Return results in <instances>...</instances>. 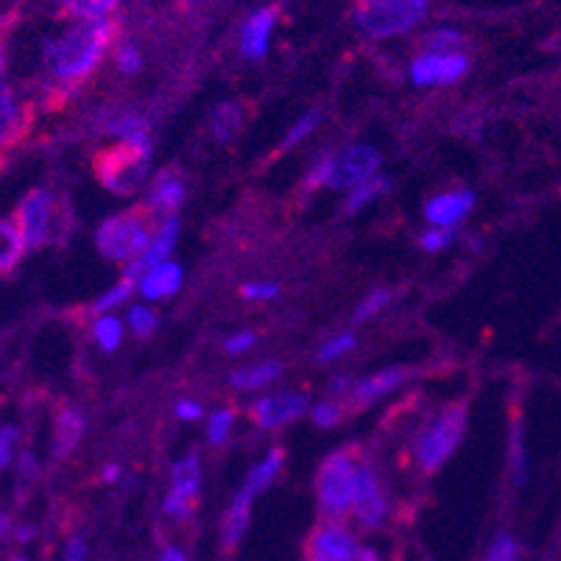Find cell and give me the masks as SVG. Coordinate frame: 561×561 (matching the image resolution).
Here are the masks:
<instances>
[{
    "mask_svg": "<svg viewBox=\"0 0 561 561\" xmlns=\"http://www.w3.org/2000/svg\"><path fill=\"white\" fill-rule=\"evenodd\" d=\"M112 37H115V23L110 18L79 20L73 28L65 32V37L50 43L48 50H45V62H48L50 76L59 84L84 81L101 65Z\"/></svg>",
    "mask_w": 561,
    "mask_h": 561,
    "instance_id": "6da1fadb",
    "label": "cell"
},
{
    "mask_svg": "<svg viewBox=\"0 0 561 561\" xmlns=\"http://www.w3.org/2000/svg\"><path fill=\"white\" fill-rule=\"evenodd\" d=\"M95 176L115 196H131L149 180L151 171V137L149 129L135 131L124 140L95 154Z\"/></svg>",
    "mask_w": 561,
    "mask_h": 561,
    "instance_id": "7a4b0ae2",
    "label": "cell"
},
{
    "mask_svg": "<svg viewBox=\"0 0 561 561\" xmlns=\"http://www.w3.org/2000/svg\"><path fill=\"white\" fill-rule=\"evenodd\" d=\"M467 431V402H450L427 422L413 442V456L425 476H436L453 458Z\"/></svg>",
    "mask_w": 561,
    "mask_h": 561,
    "instance_id": "3957f363",
    "label": "cell"
},
{
    "mask_svg": "<svg viewBox=\"0 0 561 561\" xmlns=\"http://www.w3.org/2000/svg\"><path fill=\"white\" fill-rule=\"evenodd\" d=\"M431 0H355L352 20L369 39H389L408 34L422 23Z\"/></svg>",
    "mask_w": 561,
    "mask_h": 561,
    "instance_id": "277c9868",
    "label": "cell"
},
{
    "mask_svg": "<svg viewBox=\"0 0 561 561\" xmlns=\"http://www.w3.org/2000/svg\"><path fill=\"white\" fill-rule=\"evenodd\" d=\"M151 216L154 213L149 207H135V210L115 213V216L106 218L95 229V247H99V252L106 260H112V263H124V260L129 263V260H135L154 238Z\"/></svg>",
    "mask_w": 561,
    "mask_h": 561,
    "instance_id": "5b68a950",
    "label": "cell"
},
{
    "mask_svg": "<svg viewBox=\"0 0 561 561\" xmlns=\"http://www.w3.org/2000/svg\"><path fill=\"white\" fill-rule=\"evenodd\" d=\"M355 458L350 450H339L324 458L316 478V492H319L321 514L330 519H341L352 508V494H355Z\"/></svg>",
    "mask_w": 561,
    "mask_h": 561,
    "instance_id": "8992f818",
    "label": "cell"
},
{
    "mask_svg": "<svg viewBox=\"0 0 561 561\" xmlns=\"http://www.w3.org/2000/svg\"><path fill=\"white\" fill-rule=\"evenodd\" d=\"M14 224L23 234L25 252H37L39 247L54 241L56 227H59V207H56L54 193L45 187H34L25 193L14 213Z\"/></svg>",
    "mask_w": 561,
    "mask_h": 561,
    "instance_id": "52a82bcc",
    "label": "cell"
},
{
    "mask_svg": "<svg viewBox=\"0 0 561 561\" xmlns=\"http://www.w3.org/2000/svg\"><path fill=\"white\" fill-rule=\"evenodd\" d=\"M358 542L355 534L346 528L341 519L316 525L310 534L308 548H305V561H358Z\"/></svg>",
    "mask_w": 561,
    "mask_h": 561,
    "instance_id": "ba28073f",
    "label": "cell"
},
{
    "mask_svg": "<svg viewBox=\"0 0 561 561\" xmlns=\"http://www.w3.org/2000/svg\"><path fill=\"white\" fill-rule=\"evenodd\" d=\"M377 168H380V151L375 146H366V142L346 146L344 151L333 154V173H330L328 187H333V191H352L355 185L375 176Z\"/></svg>",
    "mask_w": 561,
    "mask_h": 561,
    "instance_id": "9c48e42d",
    "label": "cell"
},
{
    "mask_svg": "<svg viewBox=\"0 0 561 561\" xmlns=\"http://www.w3.org/2000/svg\"><path fill=\"white\" fill-rule=\"evenodd\" d=\"M469 70V56L463 50L458 54H431L422 50L411 62V81L416 87H433V84H453V81L463 79Z\"/></svg>",
    "mask_w": 561,
    "mask_h": 561,
    "instance_id": "30bf717a",
    "label": "cell"
},
{
    "mask_svg": "<svg viewBox=\"0 0 561 561\" xmlns=\"http://www.w3.org/2000/svg\"><path fill=\"white\" fill-rule=\"evenodd\" d=\"M352 512L358 514L366 528H377L389 514V500L380 486V478L369 463H358L355 469V494H352Z\"/></svg>",
    "mask_w": 561,
    "mask_h": 561,
    "instance_id": "8fae6325",
    "label": "cell"
},
{
    "mask_svg": "<svg viewBox=\"0 0 561 561\" xmlns=\"http://www.w3.org/2000/svg\"><path fill=\"white\" fill-rule=\"evenodd\" d=\"M198 483H202V469H198L196 453L173 463L171 492H168L165 497V512L171 514V517H180V519L191 517L193 508H196Z\"/></svg>",
    "mask_w": 561,
    "mask_h": 561,
    "instance_id": "7c38bea8",
    "label": "cell"
},
{
    "mask_svg": "<svg viewBox=\"0 0 561 561\" xmlns=\"http://www.w3.org/2000/svg\"><path fill=\"white\" fill-rule=\"evenodd\" d=\"M305 411H308V397L299 394V391L260 397V400H254L252 405H249V416H252L254 425L263 427V431H277V427L299 420Z\"/></svg>",
    "mask_w": 561,
    "mask_h": 561,
    "instance_id": "4fadbf2b",
    "label": "cell"
},
{
    "mask_svg": "<svg viewBox=\"0 0 561 561\" xmlns=\"http://www.w3.org/2000/svg\"><path fill=\"white\" fill-rule=\"evenodd\" d=\"M176 238H180V221H176V218H165V221H162V227L154 232V238H151L149 247L142 249L135 260H129V263H126L124 279L140 283V279L151 272V268H157L160 263H165V260L171 257L173 247H176Z\"/></svg>",
    "mask_w": 561,
    "mask_h": 561,
    "instance_id": "5bb4252c",
    "label": "cell"
},
{
    "mask_svg": "<svg viewBox=\"0 0 561 561\" xmlns=\"http://www.w3.org/2000/svg\"><path fill=\"white\" fill-rule=\"evenodd\" d=\"M472 207H476V193L469 191V187H461V191L433 196L431 202L425 204V218L431 221V227L453 229L456 224H461L463 218L469 216Z\"/></svg>",
    "mask_w": 561,
    "mask_h": 561,
    "instance_id": "9a60e30c",
    "label": "cell"
},
{
    "mask_svg": "<svg viewBox=\"0 0 561 561\" xmlns=\"http://www.w3.org/2000/svg\"><path fill=\"white\" fill-rule=\"evenodd\" d=\"M274 23H277V7L257 9L241 28V54L249 62H260L268 54Z\"/></svg>",
    "mask_w": 561,
    "mask_h": 561,
    "instance_id": "2e32d148",
    "label": "cell"
},
{
    "mask_svg": "<svg viewBox=\"0 0 561 561\" xmlns=\"http://www.w3.org/2000/svg\"><path fill=\"white\" fill-rule=\"evenodd\" d=\"M182 202H185V182H182L180 173H173L171 168H165L162 173H157V180L151 182V187H149L146 207H149L154 216L173 218V213L180 210Z\"/></svg>",
    "mask_w": 561,
    "mask_h": 561,
    "instance_id": "e0dca14e",
    "label": "cell"
},
{
    "mask_svg": "<svg viewBox=\"0 0 561 561\" xmlns=\"http://www.w3.org/2000/svg\"><path fill=\"white\" fill-rule=\"evenodd\" d=\"M28 131V115L12 87L0 84V151L12 149Z\"/></svg>",
    "mask_w": 561,
    "mask_h": 561,
    "instance_id": "ac0fdd59",
    "label": "cell"
},
{
    "mask_svg": "<svg viewBox=\"0 0 561 561\" xmlns=\"http://www.w3.org/2000/svg\"><path fill=\"white\" fill-rule=\"evenodd\" d=\"M81 436H84V416L76 408L65 405L62 411L56 413L54 445H50V450H54L56 458H68L81 442Z\"/></svg>",
    "mask_w": 561,
    "mask_h": 561,
    "instance_id": "d6986e66",
    "label": "cell"
},
{
    "mask_svg": "<svg viewBox=\"0 0 561 561\" xmlns=\"http://www.w3.org/2000/svg\"><path fill=\"white\" fill-rule=\"evenodd\" d=\"M180 285H182V268L176 263H171V260H165V263L151 268V272L137 283V290H140L146 299H165V297H173V294L180 290Z\"/></svg>",
    "mask_w": 561,
    "mask_h": 561,
    "instance_id": "ffe728a7",
    "label": "cell"
},
{
    "mask_svg": "<svg viewBox=\"0 0 561 561\" xmlns=\"http://www.w3.org/2000/svg\"><path fill=\"white\" fill-rule=\"evenodd\" d=\"M408 380V369H382L377 375L360 380L355 389H352V397L358 400V405H369V402L380 400V397L391 394L394 389H400L402 382Z\"/></svg>",
    "mask_w": 561,
    "mask_h": 561,
    "instance_id": "44dd1931",
    "label": "cell"
},
{
    "mask_svg": "<svg viewBox=\"0 0 561 561\" xmlns=\"http://www.w3.org/2000/svg\"><path fill=\"white\" fill-rule=\"evenodd\" d=\"M252 497H254V494H249L247 489H241V492L234 494L232 506H229L227 517H224V534H221L224 548H234V545L243 539V534H247Z\"/></svg>",
    "mask_w": 561,
    "mask_h": 561,
    "instance_id": "7402d4cb",
    "label": "cell"
},
{
    "mask_svg": "<svg viewBox=\"0 0 561 561\" xmlns=\"http://www.w3.org/2000/svg\"><path fill=\"white\" fill-rule=\"evenodd\" d=\"M279 371H283V366H279L277 360H265V364L247 366V369L232 371L229 382H232L238 391H254V389H263V386H268V382L277 380Z\"/></svg>",
    "mask_w": 561,
    "mask_h": 561,
    "instance_id": "603a6c76",
    "label": "cell"
},
{
    "mask_svg": "<svg viewBox=\"0 0 561 561\" xmlns=\"http://www.w3.org/2000/svg\"><path fill=\"white\" fill-rule=\"evenodd\" d=\"M23 252H25V243L18 224L3 221V218H0V274L12 272L14 265L20 263V257H23Z\"/></svg>",
    "mask_w": 561,
    "mask_h": 561,
    "instance_id": "cb8c5ba5",
    "label": "cell"
},
{
    "mask_svg": "<svg viewBox=\"0 0 561 561\" xmlns=\"http://www.w3.org/2000/svg\"><path fill=\"white\" fill-rule=\"evenodd\" d=\"M283 458H285V453L279 450V447L268 450V456H265L257 467H252V472H249L243 489H247L249 494H257V492H263V489L272 486L274 478H277V472H279V467H283Z\"/></svg>",
    "mask_w": 561,
    "mask_h": 561,
    "instance_id": "d4e9b609",
    "label": "cell"
},
{
    "mask_svg": "<svg viewBox=\"0 0 561 561\" xmlns=\"http://www.w3.org/2000/svg\"><path fill=\"white\" fill-rule=\"evenodd\" d=\"M389 187H391L389 176H380V173H375V176H369L366 182H360V185L352 187L350 196H346V202H344V207H341V210H344L346 216H352V213H358L360 207H366L371 198H377L380 193L389 191Z\"/></svg>",
    "mask_w": 561,
    "mask_h": 561,
    "instance_id": "484cf974",
    "label": "cell"
},
{
    "mask_svg": "<svg viewBox=\"0 0 561 561\" xmlns=\"http://www.w3.org/2000/svg\"><path fill=\"white\" fill-rule=\"evenodd\" d=\"M121 0H62V12L76 20H104L117 9Z\"/></svg>",
    "mask_w": 561,
    "mask_h": 561,
    "instance_id": "4316f807",
    "label": "cell"
},
{
    "mask_svg": "<svg viewBox=\"0 0 561 561\" xmlns=\"http://www.w3.org/2000/svg\"><path fill=\"white\" fill-rule=\"evenodd\" d=\"M210 126H213V135L218 140H232L241 129V106L238 104H218L210 115Z\"/></svg>",
    "mask_w": 561,
    "mask_h": 561,
    "instance_id": "83f0119b",
    "label": "cell"
},
{
    "mask_svg": "<svg viewBox=\"0 0 561 561\" xmlns=\"http://www.w3.org/2000/svg\"><path fill=\"white\" fill-rule=\"evenodd\" d=\"M467 37L456 28H433L422 37V50H431V54H458L463 48Z\"/></svg>",
    "mask_w": 561,
    "mask_h": 561,
    "instance_id": "f1b7e54d",
    "label": "cell"
},
{
    "mask_svg": "<svg viewBox=\"0 0 561 561\" xmlns=\"http://www.w3.org/2000/svg\"><path fill=\"white\" fill-rule=\"evenodd\" d=\"M93 335L104 352H115L121 339H124V324L115 316H99L93 324Z\"/></svg>",
    "mask_w": 561,
    "mask_h": 561,
    "instance_id": "f546056e",
    "label": "cell"
},
{
    "mask_svg": "<svg viewBox=\"0 0 561 561\" xmlns=\"http://www.w3.org/2000/svg\"><path fill=\"white\" fill-rule=\"evenodd\" d=\"M319 121H321V112L319 110L305 112V115L299 117L297 124L290 126V131H288V135H285V140L279 142V151H290V149H294V146H297V142H302L305 137H308L310 131H313L316 126H319Z\"/></svg>",
    "mask_w": 561,
    "mask_h": 561,
    "instance_id": "4dcf8cb0",
    "label": "cell"
},
{
    "mask_svg": "<svg viewBox=\"0 0 561 561\" xmlns=\"http://www.w3.org/2000/svg\"><path fill=\"white\" fill-rule=\"evenodd\" d=\"M135 288H137V283H131V279H124V277H121V283H117L115 288H110V290H106V294H104V297L95 299L93 313L104 316L106 310L117 308V305H124L126 299H129L131 294H135Z\"/></svg>",
    "mask_w": 561,
    "mask_h": 561,
    "instance_id": "1f68e13d",
    "label": "cell"
},
{
    "mask_svg": "<svg viewBox=\"0 0 561 561\" xmlns=\"http://www.w3.org/2000/svg\"><path fill=\"white\" fill-rule=\"evenodd\" d=\"M126 321H129L131 333H137L140 339H149L157 328V313L142 305H131L129 313H126Z\"/></svg>",
    "mask_w": 561,
    "mask_h": 561,
    "instance_id": "d6a6232c",
    "label": "cell"
},
{
    "mask_svg": "<svg viewBox=\"0 0 561 561\" xmlns=\"http://www.w3.org/2000/svg\"><path fill=\"white\" fill-rule=\"evenodd\" d=\"M232 422H234L232 408H221V411L213 413L210 422H207V438H210L213 445H221V442H227L229 431H232Z\"/></svg>",
    "mask_w": 561,
    "mask_h": 561,
    "instance_id": "836d02e7",
    "label": "cell"
},
{
    "mask_svg": "<svg viewBox=\"0 0 561 561\" xmlns=\"http://www.w3.org/2000/svg\"><path fill=\"white\" fill-rule=\"evenodd\" d=\"M146 129H149V124H146L140 115H117V117H110V121H106V131L117 135L121 140L129 135H135V131H146Z\"/></svg>",
    "mask_w": 561,
    "mask_h": 561,
    "instance_id": "e575fe53",
    "label": "cell"
},
{
    "mask_svg": "<svg viewBox=\"0 0 561 561\" xmlns=\"http://www.w3.org/2000/svg\"><path fill=\"white\" fill-rule=\"evenodd\" d=\"M352 346H355V333L335 335L333 341H328V344H324L319 350V360H321V364H328V360L341 358V355H346V352H350Z\"/></svg>",
    "mask_w": 561,
    "mask_h": 561,
    "instance_id": "d590c367",
    "label": "cell"
},
{
    "mask_svg": "<svg viewBox=\"0 0 561 561\" xmlns=\"http://www.w3.org/2000/svg\"><path fill=\"white\" fill-rule=\"evenodd\" d=\"M389 299H391L389 290H382V288L371 290L369 297H366L364 302L358 305V310H355V321H366V319H371L375 313H380V310L389 305Z\"/></svg>",
    "mask_w": 561,
    "mask_h": 561,
    "instance_id": "8d00e7d4",
    "label": "cell"
},
{
    "mask_svg": "<svg viewBox=\"0 0 561 561\" xmlns=\"http://www.w3.org/2000/svg\"><path fill=\"white\" fill-rule=\"evenodd\" d=\"M341 413H344V408H341L339 402H319V405L310 411V420L319 427H335L341 422Z\"/></svg>",
    "mask_w": 561,
    "mask_h": 561,
    "instance_id": "74e56055",
    "label": "cell"
},
{
    "mask_svg": "<svg viewBox=\"0 0 561 561\" xmlns=\"http://www.w3.org/2000/svg\"><path fill=\"white\" fill-rule=\"evenodd\" d=\"M115 59H117V68L124 70V73H137V70L142 68L140 48H137V45H131V43L121 45V48H117V54H115Z\"/></svg>",
    "mask_w": 561,
    "mask_h": 561,
    "instance_id": "f35d334b",
    "label": "cell"
},
{
    "mask_svg": "<svg viewBox=\"0 0 561 561\" xmlns=\"http://www.w3.org/2000/svg\"><path fill=\"white\" fill-rule=\"evenodd\" d=\"M514 559H517V542H514L508 534H500V537L492 542V548H489L486 561H514Z\"/></svg>",
    "mask_w": 561,
    "mask_h": 561,
    "instance_id": "ab89813d",
    "label": "cell"
},
{
    "mask_svg": "<svg viewBox=\"0 0 561 561\" xmlns=\"http://www.w3.org/2000/svg\"><path fill=\"white\" fill-rule=\"evenodd\" d=\"M330 173H333V154H330V157H321V160L316 162L313 168H310V173H308V180H305V185H308L310 191H316V187H328Z\"/></svg>",
    "mask_w": 561,
    "mask_h": 561,
    "instance_id": "60d3db41",
    "label": "cell"
},
{
    "mask_svg": "<svg viewBox=\"0 0 561 561\" xmlns=\"http://www.w3.org/2000/svg\"><path fill=\"white\" fill-rule=\"evenodd\" d=\"M453 229H445V227H433L431 232L422 234V249L425 252H442V249H447L453 243Z\"/></svg>",
    "mask_w": 561,
    "mask_h": 561,
    "instance_id": "b9f144b4",
    "label": "cell"
},
{
    "mask_svg": "<svg viewBox=\"0 0 561 561\" xmlns=\"http://www.w3.org/2000/svg\"><path fill=\"white\" fill-rule=\"evenodd\" d=\"M14 445H18V427L0 431V469H7L14 461Z\"/></svg>",
    "mask_w": 561,
    "mask_h": 561,
    "instance_id": "7bdbcfd3",
    "label": "cell"
},
{
    "mask_svg": "<svg viewBox=\"0 0 561 561\" xmlns=\"http://www.w3.org/2000/svg\"><path fill=\"white\" fill-rule=\"evenodd\" d=\"M254 341H257V335H254V333H249V330H243V333H234V335H229V339L224 341V350H227L229 355H238V352H247V350H252V346H254Z\"/></svg>",
    "mask_w": 561,
    "mask_h": 561,
    "instance_id": "ee69618b",
    "label": "cell"
},
{
    "mask_svg": "<svg viewBox=\"0 0 561 561\" xmlns=\"http://www.w3.org/2000/svg\"><path fill=\"white\" fill-rule=\"evenodd\" d=\"M241 294L247 299H272L279 294V285L277 283H249V285H243Z\"/></svg>",
    "mask_w": 561,
    "mask_h": 561,
    "instance_id": "f6af8a7d",
    "label": "cell"
},
{
    "mask_svg": "<svg viewBox=\"0 0 561 561\" xmlns=\"http://www.w3.org/2000/svg\"><path fill=\"white\" fill-rule=\"evenodd\" d=\"M176 416L185 422H196L202 416V405H196V402H180L176 405Z\"/></svg>",
    "mask_w": 561,
    "mask_h": 561,
    "instance_id": "bcb514c9",
    "label": "cell"
},
{
    "mask_svg": "<svg viewBox=\"0 0 561 561\" xmlns=\"http://www.w3.org/2000/svg\"><path fill=\"white\" fill-rule=\"evenodd\" d=\"M84 556H87L84 542H81V539H70L68 553H65V561H84Z\"/></svg>",
    "mask_w": 561,
    "mask_h": 561,
    "instance_id": "7dc6e473",
    "label": "cell"
},
{
    "mask_svg": "<svg viewBox=\"0 0 561 561\" xmlns=\"http://www.w3.org/2000/svg\"><path fill=\"white\" fill-rule=\"evenodd\" d=\"M20 472H23V476H34V472H37V463H34L32 453H25V456L20 458Z\"/></svg>",
    "mask_w": 561,
    "mask_h": 561,
    "instance_id": "c3c4849f",
    "label": "cell"
},
{
    "mask_svg": "<svg viewBox=\"0 0 561 561\" xmlns=\"http://www.w3.org/2000/svg\"><path fill=\"white\" fill-rule=\"evenodd\" d=\"M117 476H121V467H117V463H110V467H106L104 472H101V478H104V483L117 481Z\"/></svg>",
    "mask_w": 561,
    "mask_h": 561,
    "instance_id": "681fc988",
    "label": "cell"
},
{
    "mask_svg": "<svg viewBox=\"0 0 561 561\" xmlns=\"http://www.w3.org/2000/svg\"><path fill=\"white\" fill-rule=\"evenodd\" d=\"M160 561H185V553H182L180 548H165V553H162Z\"/></svg>",
    "mask_w": 561,
    "mask_h": 561,
    "instance_id": "f907efd6",
    "label": "cell"
},
{
    "mask_svg": "<svg viewBox=\"0 0 561 561\" xmlns=\"http://www.w3.org/2000/svg\"><path fill=\"white\" fill-rule=\"evenodd\" d=\"M358 561H380V556L375 553V550H369V548H364L358 553Z\"/></svg>",
    "mask_w": 561,
    "mask_h": 561,
    "instance_id": "816d5d0a",
    "label": "cell"
},
{
    "mask_svg": "<svg viewBox=\"0 0 561 561\" xmlns=\"http://www.w3.org/2000/svg\"><path fill=\"white\" fill-rule=\"evenodd\" d=\"M7 73V50H3V43H0V76Z\"/></svg>",
    "mask_w": 561,
    "mask_h": 561,
    "instance_id": "f5cc1de1",
    "label": "cell"
},
{
    "mask_svg": "<svg viewBox=\"0 0 561 561\" xmlns=\"http://www.w3.org/2000/svg\"><path fill=\"white\" fill-rule=\"evenodd\" d=\"M0 534H9V517H0Z\"/></svg>",
    "mask_w": 561,
    "mask_h": 561,
    "instance_id": "db71d44e",
    "label": "cell"
},
{
    "mask_svg": "<svg viewBox=\"0 0 561 561\" xmlns=\"http://www.w3.org/2000/svg\"><path fill=\"white\" fill-rule=\"evenodd\" d=\"M14 561H25V559H23V556H18V559H14Z\"/></svg>",
    "mask_w": 561,
    "mask_h": 561,
    "instance_id": "11a10c76",
    "label": "cell"
}]
</instances>
